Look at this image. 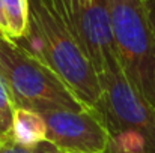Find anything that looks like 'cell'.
I'll list each match as a JSON object with an SVG mask.
<instances>
[{
  "label": "cell",
  "instance_id": "6da1fadb",
  "mask_svg": "<svg viewBox=\"0 0 155 153\" xmlns=\"http://www.w3.org/2000/svg\"><path fill=\"white\" fill-rule=\"evenodd\" d=\"M17 42L48 65L84 108H97L103 89L95 68L51 0H29V32Z\"/></svg>",
  "mask_w": 155,
  "mask_h": 153
},
{
  "label": "cell",
  "instance_id": "7a4b0ae2",
  "mask_svg": "<svg viewBox=\"0 0 155 153\" xmlns=\"http://www.w3.org/2000/svg\"><path fill=\"white\" fill-rule=\"evenodd\" d=\"M97 114L110 135L107 153H155V108L128 83L120 66L98 77Z\"/></svg>",
  "mask_w": 155,
  "mask_h": 153
},
{
  "label": "cell",
  "instance_id": "3957f363",
  "mask_svg": "<svg viewBox=\"0 0 155 153\" xmlns=\"http://www.w3.org/2000/svg\"><path fill=\"white\" fill-rule=\"evenodd\" d=\"M0 78L15 108L41 114L53 110H87L48 65L8 36L0 38Z\"/></svg>",
  "mask_w": 155,
  "mask_h": 153
},
{
  "label": "cell",
  "instance_id": "277c9868",
  "mask_svg": "<svg viewBox=\"0 0 155 153\" xmlns=\"http://www.w3.org/2000/svg\"><path fill=\"white\" fill-rule=\"evenodd\" d=\"M117 63L128 83L155 108V33L145 0H108Z\"/></svg>",
  "mask_w": 155,
  "mask_h": 153
},
{
  "label": "cell",
  "instance_id": "5b68a950",
  "mask_svg": "<svg viewBox=\"0 0 155 153\" xmlns=\"http://www.w3.org/2000/svg\"><path fill=\"white\" fill-rule=\"evenodd\" d=\"M51 3L98 77L119 68L108 0H51Z\"/></svg>",
  "mask_w": 155,
  "mask_h": 153
},
{
  "label": "cell",
  "instance_id": "8992f818",
  "mask_svg": "<svg viewBox=\"0 0 155 153\" xmlns=\"http://www.w3.org/2000/svg\"><path fill=\"white\" fill-rule=\"evenodd\" d=\"M47 143L60 153H107L110 135L94 110H53L42 113Z\"/></svg>",
  "mask_w": 155,
  "mask_h": 153
},
{
  "label": "cell",
  "instance_id": "52a82bcc",
  "mask_svg": "<svg viewBox=\"0 0 155 153\" xmlns=\"http://www.w3.org/2000/svg\"><path fill=\"white\" fill-rule=\"evenodd\" d=\"M6 140L23 147H36L45 143L47 125L42 114L26 108H15L12 128Z\"/></svg>",
  "mask_w": 155,
  "mask_h": 153
},
{
  "label": "cell",
  "instance_id": "ba28073f",
  "mask_svg": "<svg viewBox=\"0 0 155 153\" xmlns=\"http://www.w3.org/2000/svg\"><path fill=\"white\" fill-rule=\"evenodd\" d=\"M8 38L18 41L29 32V0H3Z\"/></svg>",
  "mask_w": 155,
  "mask_h": 153
},
{
  "label": "cell",
  "instance_id": "9c48e42d",
  "mask_svg": "<svg viewBox=\"0 0 155 153\" xmlns=\"http://www.w3.org/2000/svg\"><path fill=\"white\" fill-rule=\"evenodd\" d=\"M14 113H15L14 101L11 98V93L6 84L0 78V141L6 140L11 132L12 122H14Z\"/></svg>",
  "mask_w": 155,
  "mask_h": 153
},
{
  "label": "cell",
  "instance_id": "30bf717a",
  "mask_svg": "<svg viewBox=\"0 0 155 153\" xmlns=\"http://www.w3.org/2000/svg\"><path fill=\"white\" fill-rule=\"evenodd\" d=\"M54 149L50 143H42L36 147H23L9 140L0 141V153H50Z\"/></svg>",
  "mask_w": 155,
  "mask_h": 153
},
{
  "label": "cell",
  "instance_id": "8fae6325",
  "mask_svg": "<svg viewBox=\"0 0 155 153\" xmlns=\"http://www.w3.org/2000/svg\"><path fill=\"white\" fill-rule=\"evenodd\" d=\"M145 8H146L148 20H149L151 27L155 33V0H145Z\"/></svg>",
  "mask_w": 155,
  "mask_h": 153
},
{
  "label": "cell",
  "instance_id": "7c38bea8",
  "mask_svg": "<svg viewBox=\"0 0 155 153\" xmlns=\"http://www.w3.org/2000/svg\"><path fill=\"white\" fill-rule=\"evenodd\" d=\"M0 33L8 36V21H6V15H5L3 0H0Z\"/></svg>",
  "mask_w": 155,
  "mask_h": 153
},
{
  "label": "cell",
  "instance_id": "4fadbf2b",
  "mask_svg": "<svg viewBox=\"0 0 155 153\" xmlns=\"http://www.w3.org/2000/svg\"><path fill=\"white\" fill-rule=\"evenodd\" d=\"M50 153H60V152H57L56 149H53V150H51V152H50Z\"/></svg>",
  "mask_w": 155,
  "mask_h": 153
},
{
  "label": "cell",
  "instance_id": "5bb4252c",
  "mask_svg": "<svg viewBox=\"0 0 155 153\" xmlns=\"http://www.w3.org/2000/svg\"><path fill=\"white\" fill-rule=\"evenodd\" d=\"M2 36H5V35H2V33H0V38H2Z\"/></svg>",
  "mask_w": 155,
  "mask_h": 153
}]
</instances>
